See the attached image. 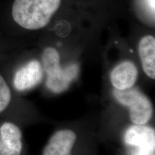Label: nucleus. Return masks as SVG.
<instances>
[{
	"mask_svg": "<svg viewBox=\"0 0 155 155\" xmlns=\"http://www.w3.org/2000/svg\"><path fill=\"white\" fill-rule=\"evenodd\" d=\"M13 94L5 77L0 73V116L9 109L12 104Z\"/></svg>",
	"mask_w": 155,
	"mask_h": 155,
	"instance_id": "1a4fd4ad",
	"label": "nucleus"
},
{
	"mask_svg": "<svg viewBox=\"0 0 155 155\" xmlns=\"http://www.w3.org/2000/svg\"><path fill=\"white\" fill-rule=\"evenodd\" d=\"M61 3V0H15L12 15L22 28L40 30L50 22Z\"/></svg>",
	"mask_w": 155,
	"mask_h": 155,
	"instance_id": "f257e3e1",
	"label": "nucleus"
},
{
	"mask_svg": "<svg viewBox=\"0 0 155 155\" xmlns=\"http://www.w3.org/2000/svg\"><path fill=\"white\" fill-rule=\"evenodd\" d=\"M149 5L150 6L151 10L153 12V14H154V9H155V0H148Z\"/></svg>",
	"mask_w": 155,
	"mask_h": 155,
	"instance_id": "9d476101",
	"label": "nucleus"
},
{
	"mask_svg": "<svg viewBox=\"0 0 155 155\" xmlns=\"http://www.w3.org/2000/svg\"><path fill=\"white\" fill-rule=\"evenodd\" d=\"M138 70L131 61L122 62L111 73V82L115 89L124 91L132 88L137 81Z\"/></svg>",
	"mask_w": 155,
	"mask_h": 155,
	"instance_id": "0eeeda50",
	"label": "nucleus"
},
{
	"mask_svg": "<svg viewBox=\"0 0 155 155\" xmlns=\"http://www.w3.org/2000/svg\"><path fill=\"white\" fill-rule=\"evenodd\" d=\"M139 55L144 70L147 76L155 78V38L152 35L143 37L139 42Z\"/></svg>",
	"mask_w": 155,
	"mask_h": 155,
	"instance_id": "6e6552de",
	"label": "nucleus"
},
{
	"mask_svg": "<svg viewBox=\"0 0 155 155\" xmlns=\"http://www.w3.org/2000/svg\"><path fill=\"white\" fill-rule=\"evenodd\" d=\"M42 77V65L36 60H32L15 71L12 78V88L17 92L28 91L41 83Z\"/></svg>",
	"mask_w": 155,
	"mask_h": 155,
	"instance_id": "39448f33",
	"label": "nucleus"
},
{
	"mask_svg": "<svg viewBox=\"0 0 155 155\" xmlns=\"http://www.w3.org/2000/svg\"><path fill=\"white\" fill-rule=\"evenodd\" d=\"M42 61L43 69L47 75L46 86L55 94L66 91L78 73V67L76 64H71L65 68L61 67L59 53L54 48L45 49Z\"/></svg>",
	"mask_w": 155,
	"mask_h": 155,
	"instance_id": "f03ea898",
	"label": "nucleus"
},
{
	"mask_svg": "<svg viewBox=\"0 0 155 155\" xmlns=\"http://www.w3.org/2000/svg\"><path fill=\"white\" fill-rule=\"evenodd\" d=\"M129 155H154L155 131L149 126L134 124L129 127L124 136Z\"/></svg>",
	"mask_w": 155,
	"mask_h": 155,
	"instance_id": "20e7f679",
	"label": "nucleus"
},
{
	"mask_svg": "<svg viewBox=\"0 0 155 155\" xmlns=\"http://www.w3.org/2000/svg\"><path fill=\"white\" fill-rule=\"evenodd\" d=\"M76 139V134L72 130L56 131L44 147L42 155H71Z\"/></svg>",
	"mask_w": 155,
	"mask_h": 155,
	"instance_id": "423d86ee",
	"label": "nucleus"
},
{
	"mask_svg": "<svg viewBox=\"0 0 155 155\" xmlns=\"http://www.w3.org/2000/svg\"><path fill=\"white\" fill-rule=\"evenodd\" d=\"M113 94L120 104L129 108L130 119L134 124L144 125L150 121L153 114V106L144 93L132 87L124 91L114 89Z\"/></svg>",
	"mask_w": 155,
	"mask_h": 155,
	"instance_id": "7ed1b4c3",
	"label": "nucleus"
}]
</instances>
